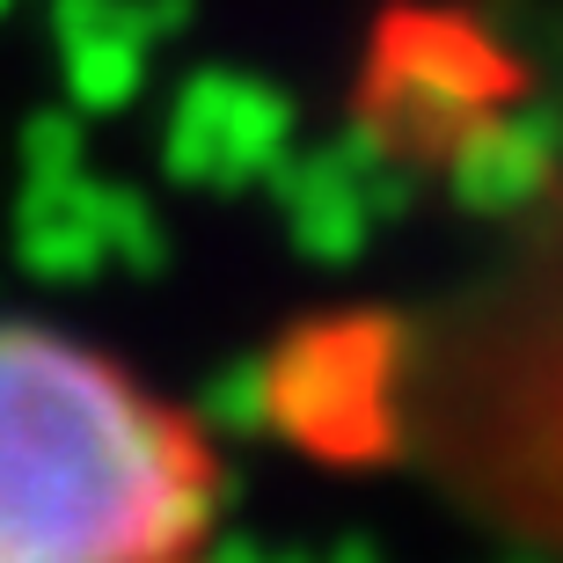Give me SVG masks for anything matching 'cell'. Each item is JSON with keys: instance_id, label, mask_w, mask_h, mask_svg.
Instances as JSON below:
<instances>
[{"instance_id": "8992f818", "label": "cell", "mask_w": 563, "mask_h": 563, "mask_svg": "<svg viewBox=\"0 0 563 563\" xmlns=\"http://www.w3.org/2000/svg\"><path fill=\"white\" fill-rule=\"evenodd\" d=\"M198 22V0H44L59 88L81 118H125L146 96V66Z\"/></svg>"}, {"instance_id": "52a82bcc", "label": "cell", "mask_w": 563, "mask_h": 563, "mask_svg": "<svg viewBox=\"0 0 563 563\" xmlns=\"http://www.w3.org/2000/svg\"><path fill=\"white\" fill-rule=\"evenodd\" d=\"M563 176V96H512L439 162V184L468 220H520Z\"/></svg>"}, {"instance_id": "9a60e30c", "label": "cell", "mask_w": 563, "mask_h": 563, "mask_svg": "<svg viewBox=\"0 0 563 563\" xmlns=\"http://www.w3.org/2000/svg\"><path fill=\"white\" fill-rule=\"evenodd\" d=\"M176 563H184V556H176Z\"/></svg>"}, {"instance_id": "30bf717a", "label": "cell", "mask_w": 563, "mask_h": 563, "mask_svg": "<svg viewBox=\"0 0 563 563\" xmlns=\"http://www.w3.org/2000/svg\"><path fill=\"white\" fill-rule=\"evenodd\" d=\"M15 168L22 176H66V168H88V118L74 103H37L15 125Z\"/></svg>"}, {"instance_id": "7c38bea8", "label": "cell", "mask_w": 563, "mask_h": 563, "mask_svg": "<svg viewBox=\"0 0 563 563\" xmlns=\"http://www.w3.org/2000/svg\"><path fill=\"white\" fill-rule=\"evenodd\" d=\"M206 563H314V556H278V549H264L256 534H212Z\"/></svg>"}, {"instance_id": "7a4b0ae2", "label": "cell", "mask_w": 563, "mask_h": 563, "mask_svg": "<svg viewBox=\"0 0 563 563\" xmlns=\"http://www.w3.org/2000/svg\"><path fill=\"white\" fill-rule=\"evenodd\" d=\"M520 96L512 52L483 22L402 8L380 22L366 81H358V125H374L410 168L446 162L461 132Z\"/></svg>"}, {"instance_id": "ba28073f", "label": "cell", "mask_w": 563, "mask_h": 563, "mask_svg": "<svg viewBox=\"0 0 563 563\" xmlns=\"http://www.w3.org/2000/svg\"><path fill=\"white\" fill-rule=\"evenodd\" d=\"M110 206H118V176H96V168L22 176L15 206H8V256H15V272L37 278V286H88V278L118 272V256H110Z\"/></svg>"}, {"instance_id": "5bb4252c", "label": "cell", "mask_w": 563, "mask_h": 563, "mask_svg": "<svg viewBox=\"0 0 563 563\" xmlns=\"http://www.w3.org/2000/svg\"><path fill=\"white\" fill-rule=\"evenodd\" d=\"M8 15H15V0H0V22H8Z\"/></svg>"}, {"instance_id": "4fadbf2b", "label": "cell", "mask_w": 563, "mask_h": 563, "mask_svg": "<svg viewBox=\"0 0 563 563\" xmlns=\"http://www.w3.org/2000/svg\"><path fill=\"white\" fill-rule=\"evenodd\" d=\"M330 563H380V556H374V542H336Z\"/></svg>"}, {"instance_id": "8fae6325", "label": "cell", "mask_w": 563, "mask_h": 563, "mask_svg": "<svg viewBox=\"0 0 563 563\" xmlns=\"http://www.w3.org/2000/svg\"><path fill=\"white\" fill-rule=\"evenodd\" d=\"M110 256H118V272L125 278H162L168 272V220L154 212L140 184H118V206H110Z\"/></svg>"}, {"instance_id": "6da1fadb", "label": "cell", "mask_w": 563, "mask_h": 563, "mask_svg": "<svg viewBox=\"0 0 563 563\" xmlns=\"http://www.w3.org/2000/svg\"><path fill=\"white\" fill-rule=\"evenodd\" d=\"M228 483L118 366L0 322V563H176Z\"/></svg>"}, {"instance_id": "9c48e42d", "label": "cell", "mask_w": 563, "mask_h": 563, "mask_svg": "<svg viewBox=\"0 0 563 563\" xmlns=\"http://www.w3.org/2000/svg\"><path fill=\"white\" fill-rule=\"evenodd\" d=\"M198 424L220 439H272L278 432V380H272V352H234L198 380Z\"/></svg>"}, {"instance_id": "5b68a950", "label": "cell", "mask_w": 563, "mask_h": 563, "mask_svg": "<svg viewBox=\"0 0 563 563\" xmlns=\"http://www.w3.org/2000/svg\"><path fill=\"white\" fill-rule=\"evenodd\" d=\"M388 366H396V330L374 314L300 322L272 352L278 432L330 461L380 454L388 446Z\"/></svg>"}, {"instance_id": "3957f363", "label": "cell", "mask_w": 563, "mask_h": 563, "mask_svg": "<svg viewBox=\"0 0 563 563\" xmlns=\"http://www.w3.org/2000/svg\"><path fill=\"white\" fill-rule=\"evenodd\" d=\"M300 146V96L278 88L256 66H190L176 96L162 110V140L154 162L176 190H206V198H234V190H264Z\"/></svg>"}, {"instance_id": "277c9868", "label": "cell", "mask_w": 563, "mask_h": 563, "mask_svg": "<svg viewBox=\"0 0 563 563\" xmlns=\"http://www.w3.org/2000/svg\"><path fill=\"white\" fill-rule=\"evenodd\" d=\"M264 190H272L286 250L300 264H314V272H352L388 220H410V206H418V168L402 162L374 125L352 118L330 140L292 146L286 168Z\"/></svg>"}]
</instances>
